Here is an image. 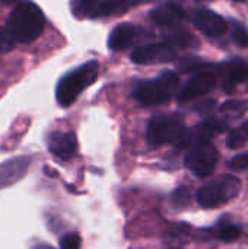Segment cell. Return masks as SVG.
I'll return each mask as SVG.
<instances>
[{"label": "cell", "instance_id": "obj_8", "mask_svg": "<svg viewBox=\"0 0 248 249\" xmlns=\"http://www.w3.org/2000/svg\"><path fill=\"white\" fill-rule=\"evenodd\" d=\"M175 57V48L167 41L137 47L132 51L130 55L132 61L136 64H164L172 61Z\"/></svg>", "mask_w": 248, "mask_h": 249}, {"label": "cell", "instance_id": "obj_12", "mask_svg": "<svg viewBox=\"0 0 248 249\" xmlns=\"http://www.w3.org/2000/svg\"><path fill=\"white\" fill-rule=\"evenodd\" d=\"M31 165L29 156H18L12 158L3 163H0V190L16 184L19 179L25 177Z\"/></svg>", "mask_w": 248, "mask_h": 249}, {"label": "cell", "instance_id": "obj_25", "mask_svg": "<svg viewBox=\"0 0 248 249\" xmlns=\"http://www.w3.org/2000/svg\"><path fill=\"white\" fill-rule=\"evenodd\" d=\"M32 249H56V248H53L51 245H47V244H39V245H35Z\"/></svg>", "mask_w": 248, "mask_h": 249}, {"label": "cell", "instance_id": "obj_10", "mask_svg": "<svg viewBox=\"0 0 248 249\" xmlns=\"http://www.w3.org/2000/svg\"><path fill=\"white\" fill-rule=\"evenodd\" d=\"M193 22H194V26L208 36L218 38V36H222L228 31L227 20L221 15H218L216 12L208 7L197 9L193 16Z\"/></svg>", "mask_w": 248, "mask_h": 249}, {"label": "cell", "instance_id": "obj_9", "mask_svg": "<svg viewBox=\"0 0 248 249\" xmlns=\"http://www.w3.org/2000/svg\"><path fill=\"white\" fill-rule=\"evenodd\" d=\"M216 74L212 71H202L194 74L178 92L177 95V101L180 104H187L191 102L206 93H209L212 89H215L216 86Z\"/></svg>", "mask_w": 248, "mask_h": 249}, {"label": "cell", "instance_id": "obj_18", "mask_svg": "<svg viewBox=\"0 0 248 249\" xmlns=\"http://www.w3.org/2000/svg\"><path fill=\"white\" fill-rule=\"evenodd\" d=\"M221 112L224 114L225 118L231 120V118H238L246 112V105L241 101H229L225 102L221 107Z\"/></svg>", "mask_w": 248, "mask_h": 249}, {"label": "cell", "instance_id": "obj_24", "mask_svg": "<svg viewBox=\"0 0 248 249\" xmlns=\"http://www.w3.org/2000/svg\"><path fill=\"white\" fill-rule=\"evenodd\" d=\"M13 44H15V41L10 38L9 32L6 29H1L0 28V54L12 50L13 48Z\"/></svg>", "mask_w": 248, "mask_h": 249}, {"label": "cell", "instance_id": "obj_6", "mask_svg": "<svg viewBox=\"0 0 248 249\" xmlns=\"http://www.w3.org/2000/svg\"><path fill=\"white\" fill-rule=\"evenodd\" d=\"M134 1L126 0H79L72 3V12L76 18H105L111 15H120L136 6Z\"/></svg>", "mask_w": 248, "mask_h": 249}, {"label": "cell", "instance_id": "obj_23", "mask_svg": "<svg viewBox=\"0 0 248 249\" xmlns=\"http://www.w3.org/2000/svg\"><path fill=\"white\" fill-rule=\"evenodd\" d=\"M228 168H231L232 171H246L248 168V152L232 158L228 163Z\"/></svg>", "mask_w": 248, "mask_h": 249}, {"label": "cell", "instance_id": "obj_16", "mask_svg": "<svg viewBox=\"0 0 248 249\" xmlns=\"http://www.w3.org/2000/svg\"><path fill=\"white\" fill-rule=\"evenodd\" d=\"M165 41L171 44L172 47H180V48H193L199 44V41L184 28L174 26L167 29L165 32Z\"/></svg>", "mask_w": 248, "mask_h": 249}, {"label": "cell", "instance_id": "obj_21", "mask_svg": "<svg viewBox=\"0 0 248 249\" xmlns=\"http://www.w3.org/2000/svg\"><path fill=\"white\" fill-rule=\"evenodd\" d=\"M82 239L77 233H67L60 239V249H80Z\"/></svg>", "mask_w": 248, "mask_h": 249}, {"label": "cell", "instance_id": "obj_11", "mask_svg": "<svg viewBox=\"0 0 248 249\" xmlns=\"http://www.w3.org/2000/svg\"><path fill=\"white\" fill-rule=\"evenodd\" d=\"M48 150L61 160H69L76 155L77 140L72 131H54L48 136Z\"/></svg>", "mask_w": 248, "mask_h": 249}, {"label": "cell", "instance_id": "obj_3", "mask_svg": "<svg viewBox=\"0 0 248 249\" xmlns=\"http://www.w3.org/2000/svg\"><path fill=\"white\" fill-rule=\"evenodd\" d=\"M178 89L177 73L168 70L155 79L145 80L133 89V98L146 107L161 105L174 98Z\"/></svg>", "mask_w": 248, "mask_h": 249}, {"label": "cell", "instance_id": "obj_19", "mask_svg": "<svg viewBox=\"0 0 248 249\" xmlns=\"http://www.w3.org/2000/svg\"><path fill=\"white\" fill-rule=\"evenodd\" d=\"M191 201V190L186 185L177 188L172 194V203L175 207L178 209H183V207H187Z\"/></svg>", "mask_w": 248, "mask_h": 249}, {"label": "cell", "instance_id": "obj_5", "mask_svg": "<svg viewBox=\"0 0 248 249\" xmlns=\"http://www.w3.org/2000/svg\"><path fill=\"white\" fill-rule=\"evenodd\" d=\"M241 182L232 175H221L197 191V201L205 209H216L238 196Z\"/></svg>", "mask_w": 248, "mask_h": 249}, {"label": "cell", "instance_id": "obj_13", "mask_svg": "<svg viewBox=\"0 0 248 249\" xmlns=\"http://www.w3.org/2000/svg\"><path fill=\"white\" fill-rule=\"evenodd\" d=\"M149 18L155 25L170 29V28L178 26V22L186 18V13L180 6L174 3H167V4L152 9L149 13Z\"/></svg>", "mask_w": 248, "mask_h": 249}, {"label": "cell", "instance_id": "obj_2", "mask_svg": "<svg viewBox=\"0 0 248 249\" xmlns=\"http://www.w3.org/2000/svg\"><path fill=\"white\" fill-rule=\"evenodd\" d=\"M98 71H99V64L95 60H91L77 69L69 71L64 74L56 88V99L58 105L67 108L70 107L85 90L88 86H91L96 79H98Z\"/></svg>", "mask_w": 248, "mask_h": 249}, {"label": "cell", "instance_id": "obj_20", "mask_svg": "<svg viewBox=\"0 0 248 249\" xmlns=\"http://www.w3.org/2000/svg\"><path fill=\"white\" fill-rule=\"evenodd\" d=\"M232 39L240 47H247L248 45L247 28L244 25H241L240 22H234V25H232Z\"/></svg>", "mask_w": 248, "mask_h": 249}, {"label": "cell", "instance_id": "obj_17", "mask_svg": "<svg viewBox=\"0 0 248 249\" xmlns=\"http://www.w3.org/2000/svg\"><path fill=\"white\" fill-rule=\"evenodd\" d=\"M248 140V121H246L240 128L232 130L227 137V146L229 149H240L246 144Z\"/></svg>", "mask_w": 248, "mask_h": 249}, {"label": "cell", "instance_id": "obj_22", "mask_svg": "<svg viewBox=\"0 0 248 249\" xmlns=\"http://www.w3.org/2000/svg\"><path fill=\"white\" fill-rule=\"evenodd\" d=\"M240 235H241L240 228H237V226H227V228H224V229L219 232L218 238H219L221 241H224V242H232V241L238 239Z\"/></svg>", "mask_w": 248, "mask_h": 249}, {"label": "cell", "instance_id": "obj_4", "mask_svg": "<svg viewBox=\"0 0 248 249\" xmlns=\"http://www.w3.org/2000/svg\"><path fill=\"white\" fill-rule=\"evenodd\" d=\"M186 133V125L180 115H156L149 120L146 139L151 146L158 147L170 143H180Z\"/></svg>", "mask_w": 248, "mask_h": 249}, {"label": "cell", "instance_id": "obj_15", "mask_svg": "<svg viewBox=\"0 0 248 249\" xmlns=\"http://www.w3.org/2000/svg\"><path fill=\"white\" fill-rule=\"evenodd\" d=\"M137 38V28L132 23H120L117 25L108 38V47L111 51H123L126 48H129L134 39Z\"/></svg>", "mask_w": 248, "mask_h": 249}, {"label": "cell", "instance_id": "obj_1", "mask_svg": "<svg viewBox=\"0 0 248 249\" xmlns=\"http://www.w3.org/2000/svg\"><path fill=\"white\" fill-rule=\"evenodd\" d=\"M44 15L32 1L18 3L6 20V31L15 42L29 44L44 31Z\"/></svg>", "mask_w": 248, "mask_h": 249}, {"label": "cell", "instance_id": "obj_14", "mask_svg": "<svg viewBox=\"0 0 248 249\" xmlns=\"http://www.w3.org/2000/svg\"><path fill=\"white\" fill-rule=\"evenodd\" d=\"M221 71L224 76V90L227 93H231L237 85L243 83L248 76V66L247 63H244L240 58H234L225 64L221 66Z\"/></svg>", "mask_w": 248, "mask_h": 249}, {"label": "cell", "instance_id": "obj_7", "mask_svg": "<svg viewBox=\"0 0 248 249\" xmlns=\"http://www.w3.org/2000/svg\"><path fill=\"white\" fill-rule=\"evenodd\" d=\"M186 155V166L197 177H209L218 163V150L212 142H197L190 144Z\"/></svg>", "mask_w": 248, "mask_h": 249}]
</instances>
